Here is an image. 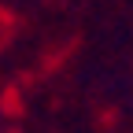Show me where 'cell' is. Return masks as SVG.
<instances>
[{"label":"cell","instance_id":"obj_1","mask_svg":"<svg viewBox=\"0 0 133 133\" xmlns=\"http://www.w3.org/2000/svg\"><path fill=\"white\" fill-rule=\"evenodd\" d=\"M0 129H4V107H0Z\"/></svg>","mask_w":133,"mask_h":133}]
</instances>
